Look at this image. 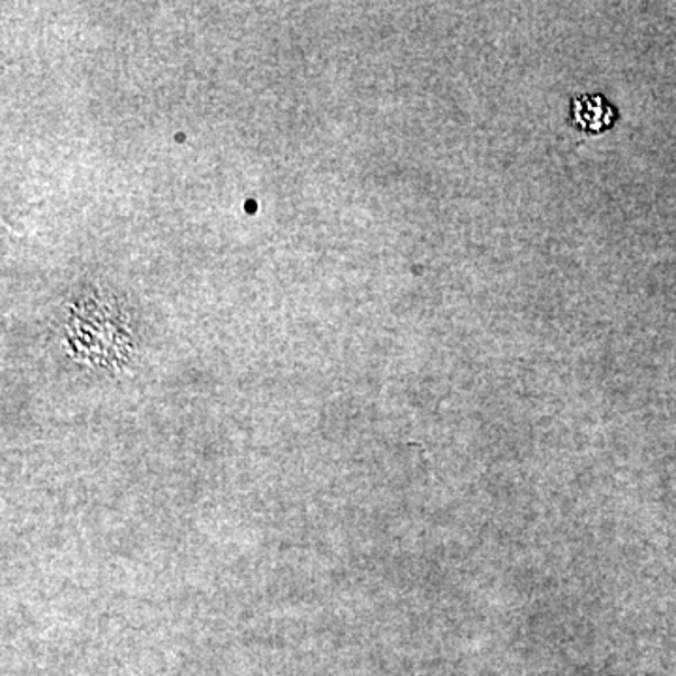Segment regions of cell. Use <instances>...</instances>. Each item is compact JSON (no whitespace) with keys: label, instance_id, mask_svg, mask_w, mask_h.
Returning a JSON list of instances; mask_svg holds the SVG:
<instances>
[{"label":"cell","instance_id":"1","mask_svg":"<svg viewBox=\"0 0 676 676\" xmlns=\"http://www.w3.org/2000/svg\"><path fill=\"white\" fill-rule=\"evenodd\" d=\"M571 119L582 133L599 134L615 125V108L604 96H577L571 104Z\"/></svg>","mask_w":676,"mask_h":676}]
</instances>
